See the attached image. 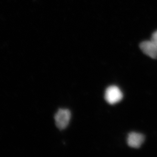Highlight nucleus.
<instances>
[{
  "mask_svg": "<svg viewBox=\"0 0 157 157\" xmlns=\"http://www.w3.org/2000/svg\"><path fill=\"white\" fill-rule=\"evenodd\" d=\"M71 117V113L67 109H59L55 116L56 124L58 128L62 130L68 126Z\"/></svg>",
  "mask_w": 157,
  "mask_h": 157,
  "instance_id": "nucleus-1",
  "label": "nucleus"
},
{
  "mask_svg": "<svg viewBox=\"0 0 157 157\" xmlns=\"http://www.w3.org/2000/svg\"><path fill=\"white\" fill-rule=\"evenodd\" d=\"M123 93L120 89L117 86H110L106 90L105 99L108 104L114 105L122 100Z\"/></svg>",
  "mask_w": 157,
  "mask_h": 157,
  "instance_id": "nucleus-2",
  "label": "nucleus"
},
{
  "mask_svg": "<svg viewBox=\"0 0 157 157\" xmlns=\"http://www.w3.org/2000/svg\"><path fill=\"white\" fill-rule=\"evenodd\" d=\"M140 47L145 55L153 59H157V45L151 40L142 42L140 44Z\"/></svg>",
  "mask_w": 157,
  "mask_h": 157,
  "instance_id": "nucleus-3",
  "label": "nucleus"
},
{
  "mask_svg": "<svg viewBox=\"0 0 157 157\" xmlns=\"http://www.w3.org/2000/svg\"><path fill=\"white\" fill-rule=\"evenodd\" d=\"M144 141V136L138 133L132 132L128 136L127 144L132 148H138L141 146Z\"/></svg>",
  "mask_w": 157,
  "mask_h": 157,
  "instance_id": "nucleus-4",
  "label": "nucleus"
},
{
  "mask_svg": "<svg viewBox=\"0 0 157 157\" xmlns=\"http://www.w3.org/2000/svg\"><path fill=\"white\" fill-rule=\"evenodd\" d=\"M151 40L157 45V30L153 33Z\"/></svg>",
  "mask_w": 157,
  "mask_h": 157,
  "instance_id": "nucleus-5",
  "label": "nucleus"
}]
</instances>
